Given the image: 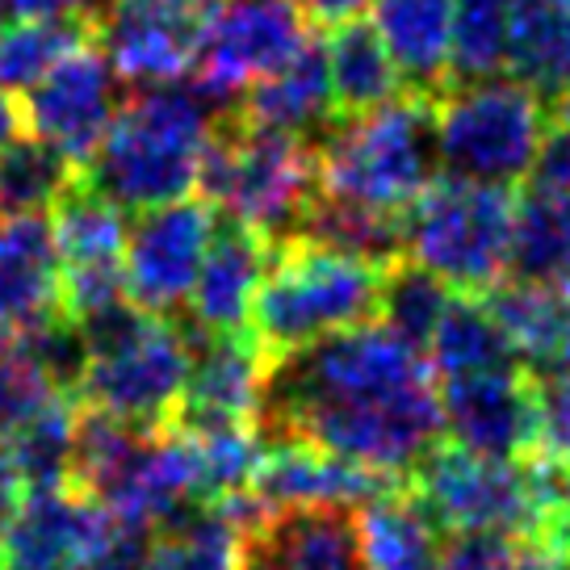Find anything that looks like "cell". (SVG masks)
Returning a JSON list of instances; mask_svg holds the SVG:
<instances>
[{
  "mask_svg": "<svg viewBox=\"0 0 570 570\" xmlns=\"http://www.w3.org/2000/svg\"><path fill=\"white\" fill-rule=\"evenodd\" d=\"M85 374L76 394L89 407L118 415L126 424L160 428L173 420L180 403L189 356H194V332L189 323H168L151 315L130 298L106 306L97 315H85Z\"/></svg>",
  "mask_w": 570,
  "mask_h": 570,
  "instance_id": "cell-4",
  "label": "cell"
},
{
  "mask_svg": "<svg viewBox=\"0 0 570 570\" xmlns=\"http://www.w3.org/2000/svg\"><path fill=\"white\" fill-rule=\"evenodd\" d=\"M38 18H71V0H0V26Z\"/></svg>",
  "mask_w": 570,
  "mask_h": 570,
  "instance_id": "cell-41",
  "label": "cell"
},
{
  "mask_svg": "<svg viewBox=\"0 0 570 570\" xmlns=\"http://www.w3.org/2000/svg\"><path fill=\"white\" fill-rule=\"evenodd\" d=\"M239 524L223 503H194L160 524L142 570H239Z\"/></svg>",
  "mask_w": 570,
  "mask_h": 570,
  "instance_id": "cell-29",
  "label": "cell"
},
{
  "mask_svg": "<svg viewBox=\"0 0 570 570\" xmlns=\"http://www.w3.org/2000/svg\"><path fill=\"white\" fill-rule=\"evenodd\" d=\"M92 26L76 18H38L0 26V92L21 97L35 89L47 71L71 55L80 42H89Z\"/></svg>",
  "mask_w": 570,
  "mask_h": 570,
  "instance_id": "cell-33",
  "label": "cell"
},
{
  "mask_svg": "<svg viewBox=\"0 0 570 570\" xmlns=\"http://www.w3.org/2000/svg\"><path fill=\"white\" fill-rule=\"evenodd\" d=\"M382 273L386 265H370L306 239H285L256 289L248 315L252 340L273 361L344 327L377 320Z\"/></svg>",
  "mask_w": 570,
  "mask_h": 570,
  "instance_id": "cell-5",
  "label": "cell"
},
{
  "mask_svg": "<svg viewBox=\"0 0 570 570\" xmlns=\"http://www.w3.org/2000/svg\"><path fill=\"white\" fill-rule=\"evenodd\" d=\"M365 570H436L441 529L411 491H382L356 512Z\"/></svg>",
  "mask_w": 570,
  "mask_h": 570,
  "instance_id": "cell-25",
  "label": "cell"
},
{
  "mask_svg": "<svg viewBox=\"0 0 570 570\" xmlns=\"http://www.w3.org/2000/svg\"><path fill=\"white\" fill-rule=\"evenodd\" d=\"M306 13L294 0H210L197 80L235 106L239 92L289 63L306 47Z\"/></svg>",
  "mask_w": 570,
  "mask_h": 570,
  "instance_id": "cell-10",
  "label": "cell"
},
{
  "mask_svg": "<svg viewBox=\"0 0 570 570\" xmlns=\"http://www.w3.org/2000/svg\"><path fill=\"white\" fill-rule=\"evenodd\" d=\"M533 541H517V537L499 533H453L449 546H441L436 570H533L537 558Z\"/></svg>",
  "mask_w": 570,
  "mask_h": 570,
  "instance_id": "cell-38",
  "label": "cell"
},
{
  "mask_svg": "<svg viewBox=\"0 0 570 570\" xmlns=\"http://www.w3.org/2000/svg\"><path fill=\"white\" fill-rule=\"evenodd\" d=\"M265 370L268 356L248 332H218V336L194 332L189 377L173 411V428H180L185 436L218 428H256Z\"/></svg>",
  "mask_w": 570,
  "mask_h": 570,
  "instance_id": "cell-17",
  "label": "cell"
},
{
  "mask_svg": "<svg viewBox=\"0 0 570 570\" xmlns=\"http://www.w3.org/2000/svg\"><path fill=\"white\" fill-rule=\"evenodd\" d=\"M210 0H114L92 26L126 85L180 80L197 63Z\"/></svg>",
  "mask_w": 570,
  "mask_h": 570,
  "instance_id": "cell-14",
  "label": "cell"
},
{
  "mask_svg": "<svg viewBox=\"0 0 570 570\" xmlns=\"http://www.w3.org/2000/svg\"><path fill=\"white\" fill-rule=\"evenodd\" d=\"M239 570H365L356 508H268L239 533Z\"/></svg>",
  "mask_w": 570,
  "mask_h": 570,
  "instance_id": "cell-18",
  "label": "cell"
},
{
  "mask_svg": "<svg viewBox=\"0 0 570 570\" xmlns=\"http://www.w3.org/2000/svg\"><path fill=\"white\" fill-rule=\"evenodd\" d=\"M533 570H570V553H541Z\"/></svg>",
  "mask_w": 570,
  "mask_h": 570,
  "instance_id": "cell-45",
  "label": "cell"
},
{
  "mask_svg": "<svg viewBox=\"0 0 570 570\" xmlns=\"http://www.w3.org/2000/svg\"><path fill=\"white\" fill-rule=\"evenodd\" d=\"M546 130V97L517 76L449 85L436 97V151L445 177L517 185Z\"/></svg>",
  "mask_w": 570,
  "mask_h": 570,
  "instance_id": "cell-8",
  "label": "cell"
},
{
  "mask_svg": "<svg viewBox=\"0 0 570 570\" xmlns=\"http://www.w3.org/2000/svg\"><path fill=\"white\" fill-rule=\"evenodd\" d=\"M214 227H218V214L206 197H177V202L139 210V218L126 227L122 248L126 298L164 320L177 315L194 294Z\"/></svg>",
  "mask_w": 570,
  "mask_h": 570,
  "instance_id": "cell-11",
  "label": "cell"
},
{
  "mask_svg": "<svg viewBox=\"0 0 570 570\" xmlns=\"http://www.w3.org/2000/svg\"><path fill=\"white\" fill-rule=\"evenodd\" d=\"M508 277L517 282H570V197L529 194L517 206Z\"/></svg>",
  "mask_w": 570,
  "mask_h": 570,
  "instance_id": "cell-31",
  "label": "cell"
},
{
  "mask_svg": "<svg viewBox=\"0 0 570 570\" xmlns=\"http://www.w3.org/2000/svg\"><path fill=\"white\" fill-rule=\"evenodd\" d=\"M235 114L248 126L294 135V139H320L336 122V97H332V71H327V47L323 38H306V47L289 63L268 71L239 92Z\"/></svg>",
  "mask_w": 570,
  "mask_h": 570,
  "instance_id": "cell-21",
  "label": "cell"
},
{
  "mask_svg": "<svg viewBox=\"0 0 570 570\" xmlns=\"http://www.w3.org/2000/svg\"><path fill=\"white\" fill-rule=\"evenodd\" d=\"M51 235L59 252V303L71 320H85V315L122 303L126 218L114 202L92 194L76 177V185L55 202Z\"/></svg>",
  "mask_w": 570,
  "mask_h": 570,
  "instance_id": "cell-13",
  "label": "cell"
},
{
  "mask_svg": "<svg viewBox=\"0 0 570 570\" xmlns=\"http://www.w3.org/2000/svg\"><path fill=\"white\" fill-rule=\"evenodd\" d=\"M55 394H63V391H55L38 365H30V361L18 353L4 356V361H0V445H4L38 407H47Z\"/></svg>",
  "mask_w": 570,
  "mask_h": 570,
  "instance_id": "cell-40",
  "label": "cell"
},
{
  "mask_svg": "<svg viewBox=\"0 0 570 570\" xmlns=\"http://www.w3.org/2000/svg\"><path fill=\"white\" fill-rule=\"evenodd\" d=\"M9 353H13V332H9L4 323H0V361H4Z\"/></svg>",
  "mask_w": 570,
  "mask_h": 570,
  "instance_id": "cell-46",
  "label": "cell"
},
{
  "mask_svg": "<svg viewBox=\"0 0 570 570\" xmlns=\"http://www.w3.org/2000/svg\"><path fill=\"white\" fill-rule=\"evenodd\" d=\"M232 109L197 76L139 85L85 160L80 185H89L118 210H151L189 197L214 130Z\"/></svg>",
  "mask_w": 570,
  "mask_h": 570,
  "instance_id": "cell-2",
  "label": "cell"
},
{
  "mask_svg": "<svg viewBox=\"0 0 570 570\" xmlns=\"http://www.w3.org/2000/svg\"><path fill=\"white\" fill-rule=\"evenodd\" d=\"M374 30L391 51L403 85L424 97L449 89V47H453V0H370Z\"/></svg>",
  "mask_w": 570,
  "mask_h": 570,
  "instance_id": "cell-24",
  "label": "cell"
},
{
  "mask_svg": "<svg viewBox=\"0 0 570 570\" xmlns=\"http://www.w3.org/2000/svg\"><path fill=\"white\" fill-rule=\"evenodd\" d=\"M0 570H4V562H0Z\"/></svg>",
  "mask_w": 570,
  "mask_h": 570,
  "instance_id": "cell-47",
  "label": "cell"
},
{
  "mask_svg": "<svg viewBox=\"0 0 570 570\" xmlns=\"http://www.w3.org/2000/svg\"><path fill=\"white\" fill-rule=\"evenodd\" d=\"M453 285L441 282L436 273H428L415 261H391L382 273V303H377V320L391 332L411 340L415 348H428V340L436 332V323L445 315Z\"/></svg>",
  "mask_w": 570,
  "mask_h": 570,
  "instance_id": "cell-36",
  "label": "cell"
},
{
  "mask_svg": "<svg viewBox=\"0 0 570 570\" xmlns=\"http://www.w3.org/2000/svg\"><path fill=\"white\" fill-rule=\"evenodd\" d=\"M21 135V106L18 97H9V92H0V147L9 139H18Z\"/></svg>",
  "mask_w": 570,
  "mask_h": 570,
  "instance_id": "cell-44",
  "label": "cell"
},
{
  "mask_svg": "<svg viewBox=\"0 0 570 570\" xmlns=\"http://www.w3.org/2000/svg\"><path fill=\"white\" fill-rule=\"evenodd\" d=\"M122 76L114 71L101 47L80 42L63 55L35 89L21 92V126L35 139L51 142L76 168H85L97 142L106 139L109 122L118 118L126 92Z\"/></svg>",
  "mask_w": 570,
  "mask_h": 570,
  "instance_id": "cell-12",
  "label": "cell"
},
{
  "mask_svg": "<svg viewBox=\"0 0 570 570\" xmlns=\"http://www.w3.org/2000/svg\"><path fill=\"white\" fill-rule=\"evenodd\" d=\"M327 47V71H332V97L340 114H365L374 106H386L399 92H407L403 71L394 68L391 51L374 21L348 18L336 21L332 35L323 38Z\"/></svg>",
  "mask_w": 570,
  "mask_h": 570,
  "instance_id": "cell-26",
  "label": "cell"
},
{
  "mask_svg": "<svg viewBox=\"0 0 570 570\" xmlns=\"http://www.w3.org/2000/svg\"><path fill=\"white\" fill-rule=\"evenodd\" d=\"M529 194L570 197V97L546 106V130L529 164Z\"/></svg>",
  "mask_w": 570,
  "mask_h": 570,
  "instance_id": "cell-39",
  "label": "cell"
},
{
  "mask_svg": "<svg viewBox=\"0 0 570 570\" xmlns=\"http://www.w3.org/2000/svg\"><path fill=\"white\" fill-rule=\"evenodd\" d=\"M533 382V453L570 462V365L529 374Z\"/></svg>",
  "mask_w": 570,
  "mask_h": 570,
  "instance_id": "cell-37",
  "label": "cell"
},
{
  "mask_svg": "<svg viewBox=\"0 0 570 570\" xmlns=\"http://www.w3.org/2000/svg\"><path fill=\"white\" fill-rule=\"evenodd\" d=\"M517 197L503 185L436 177L403 214L407 261L453 289H491L508 277Z\"/></svg>",
  "mask_w": 570,
  "mask_h": 570,
  "instance_id": "cell-7",
  "label": "cell"
},
{
  "mask_svg": "<svg viewBox=\"0 0 570 570\" xmlns=\"http://www.w3.org/2000/svg\"><path fill=\"white\" fill-rule=\"evenodd\" d=\"M197 189L214 206L268 239H294L311 202L320 194L315 142L248 126L239 114H227L214 130Z\"/></svg>",
  "mask_w": 570,
  "mask_h": 570,
  "instance_id": "cell-6",
  "label": "cell"
},
{
  "mask_svg": "<svg viewBox=\"0 0 570 570\" xmlns=\"http://www.w3.org/2000/svg\"><path fill=\"white\" fill-rule=\"evenodd\" d=\"M71 436H76V407L68 394H55L26 424L4 441V453L18 465L26 491L59 487L71 474Z\"/></svg>",
  "mask_w": 570,
  "mask_h": 570,
  "instance_id": "cell-35",
  "label": "cell"
},
{
  "mask_svg": "<svg viewBox=\"0 0 570 570\" xmlns=\"http://www.w3.org/2000/svg\"><path fill=\"white\" fill-rule=\"evenodd\" d=\"M256 432L403 479L445 436L436 370L386 323H356L268 361Z\"/></svg>",
  "mask_w": 570,
  "mask_h": 570,
  "instance_id": "cell-1",
  "label": "cell"
},
{
  "mask_svg": "<svg viewBox=\"0 0 570 570\" xmlns=\"http://www.w3.org/2000/svg\"><path fill=\"white\" fill-rule=\"evenodd\" d=\"M441 420L453 445L495 462L533 453V382L520 365L441 377Z\"/></svg>",
  "mask_w": 570,
  "mask_h": 570,
  "instance_id": "cell-16",
  "label": "cell"
},
{
  "mask_svg": "<svg viewBox=\"0 0 570 570\" xmlns=\"http://www.w3.org/2000/svg\"><path fill=\"white\" fill-rule=\"evenodd\" d=\"M394 479L344 462L336 453L303 441H273L261 453L248 495L261 508H361L374 495L391 491Z\"/></svg>",
  "mask_w": 570,
  "mask_h": 570,
  "instance_id": "cell-19",
  "label": "cell"
},
{
  "mask_svg": "<svg viewBox=\"0 0 570 570\" xmlns=\"http://www.w3.org/2000/svg\"><path fill=\"white\" fill-rule=\"evenodd\" d=\"M294 239L320 244V248L344 252L370 265H391L407 256V235H403V214L370 210L356 202H340V197L315 194L311 210H306L303 227Z\"/></svg>",
  "mask_w": 570,
  "mask_h": 570,
  "instance_id": "cell-28",
  "label": "cell"
},
{
  "mask_svg": "<svg viewBox=\"0 0 570 570\" xmlns=\"http://www.w3.org/2000/svg\"><path fill=\"white\" fill-rule=\"evenodd\" d=\"M303 13L311 18L327 21V26H336V21H348V18H361V9L370 4V0H294Z\"/></svg>",
  "mask_w": 570,
  "mask_h": 570,
  "instance_id": "cell-43",
  "label": "cell"
},
{
  "mask_svg": "<svg viewBox=\"0 0 570 570\" xmlns=\"http://www.w3.org/2000/svg\"><path fill=\"white\" fill-rule=\"evenodd\" d=\"M109 533L114 512L80 487H35L0 529V562L4 570H89Z\"/></svg>",
  "mask_w": 570,
  "mask_h": 570,
  "instance_id": "cell-15",
  "label": "cell"
},
{
  "mask_svg": "<svg viewBox=\"0 0 570 570\" xmlns=\"http://www.w3.org/2000/svg\"><path fill=\"white\" fill-rule=\"evenodd\" d=\"M277 239L252 232L244 223H218L210 235L206 261L197 268L194 294H189V327L202 336H218V332H244L252 315L256 289L273 268L277 256Z\"/></svg>",
  "mask_w": 570,
  "mask_h": 570,
  "instance_id": "cell-20",
  "label": "cell"
},
{
  "mask_svg": "<svg viewBox=\"0 0 570 570\" xmlns=\"http://www.w3.org/2000/svg\"><path fill=\"white\" fill-rule=\"evenodd\" d=\"M59 252L47 214L0 218V323L18 332L59 311Z\"/></svg>",
  "mask_w": 570,
  "mask_h": 570,
  "instance_id": "cell-23",
  "label": "cell"
},
{
  "mask_svg": "<svg viewBox=\"0 0 570 570\" xmlns=\"http://www.w3.org/2000/svg\"><path fill=\"white\" fill-rule=\"evenodd\" d=\"M508 71L546 101L570 97V0H512Z\"/></svg>",
  "mask_w": 570,
  "mask_h": 570,
  "instance_id": "cell-27",
  "label": "cell"
},
{
  "mask_svg": "<svg viewBox=\"0 0 570 570\" xmlns=\"http://www.w3.org/2000/svg\"><path fill=\"white\" fill-rule=\"evenodd\" d=\"M320 194L370 210L407 214L441 173L436 97L399 92L386 106L344 114L315 139Z\"/></svg>",
  "mask_w": 570,
  "mask_h": 570,
  "instance_id": "cell-3",
  "label": "cell"
},
{
  "mask_svg": "<svg viewBox=\"0 0 570 570\" xmlns=\"http://www.w3.org/2000/svg\"><path fill=\"white\" fill-rule=\"evenodd\" d=\"M428 361H432L436 377L520 365L508 336H503V327L491 315V306L482 303V298L462 294V289H453L445 315H441L436 332L428 340Z\"/></svg>",
  "mask_w": 570,
  "mask_h": 570,
  "instance_id": "cell-30",
  "label": "cell"
},
{
  "mask_svg": "<svg viewBox=\"0 0 570 570\" xmlns=\"http://www.w3.org/2000/svg\"><path fill=\"white\" fill-rule=\"evenodd\" d=\"M512 0H453L449 85H474L508 71Z\"/></svg>",
  "mask_w": 570,
  "mask_h": 570,
  "instance_id": "cell-34",
  "label": "cell"
},
{
  "mask_svg": "<svg viewBox=\"0 0 570 570\" xmlns=\"http://www.w3.org/2000/svg\"><path fill=\"white\" fill-rule=\"evenodd\" d=\"M21 495H26V482H21L13 458H9V453H4V445H0V529H4V524H9V517L18 512Z\"/></svg>",
  "mask_w": 570,
  "mask_h": 570,
  "instance_id": "cell-42",
  "label": "cell"
},
{
  "mask_svg": "<svg viewBox=\"0 0 570 570\" xmlns=\"http://www.w3.org/2000/svg\"><path fill=\"white\" fill-rule=\"evenodd\" d=\"M411 495L436 529L499 533L537 546V487L529 458L495 462L462 445H436L411 470Z\"/></svg>",
  "mask_w": 570,
  "mask_h": 570,
  "instance_id": "cell-9",
  "label": "cell"
},
{
  "mask_svg": "<svg viewBox=\"0 0 570 570\" xmlns=\"http://www.w3.org/2000/svg\"><path fill=\"white\" fill-rule=\"evenodd\" d=\"M495 323L517 353L520 370L541 374L570 365V282H517L503 277L487 289Z\"/></svg>",
  "mask_w": 570,
  "mask_h": 570,
  "instance_id": "cell-22",
  "label": "cell"
},
{
  "mask_svg": "<svg viewBox=\"0 0 570 570\" xmlns=\"http://www.w3.org/2000/svg\"><path fill=\"white\" fill-rule=\"evenodd\" d=\"M80 177V168L35 135H18L0 147V218L47 214Z\"/></svg>",
  "mask_w": 570,
  "mask_h": 570,
  "instance_id": "cell-32",
  "label": "cell"
}]
</instances>
